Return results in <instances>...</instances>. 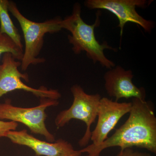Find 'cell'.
Instances as JSON below:
<instances>
[{"label": "cell", "mask_w": 156, "mask_h": 156, "mask_svg": "<svg viewBox=\"0 0 156 156\" xmlns=\"http://www.w3.org/2000/svg\"><path fill=\"white\" fill-rule=\"evenodd\" d=\"M132 107L128 119L114 134L102 144L90 145L81 150L92 156H100L105 149L114 147L123 150L135 147L156 153V117L151 103L138 98L132 100Z\"/></svg>", "instance_id": "cell-1"}, {"label": "cell", "mask_w": 156, "mask_h": 156, "mask_svg": "<svg viewBox=\"0 0 156 156\" xmlns=\"http://www.w3.org/2000/svg\"><path fill=\"white\" fill-rule=\"evenodd\" d=\"M100 15H97L95 22L89 25L84 22L81 17V7L79 3L74 5L71 14L62 19L60 24L62 29L69 32L68 36L72 50L76 54L85 52L88 57L94 63L98 62L103 67L111 69L115 65L105 55V49L115 51L116 49L108 45L106 42L100 44L95 36V29L100 23Z\"/></svg>", "instance_id": "cell-2"}, {"label": "cell", "mask_w": 156, "mask_h": 156, "mask_svg": "<svg viewBox=\"0 0 156 156\" xmlns=\"http://www.w3.org/2000/svg\"><path fill=\"white\" fill-rule=\"evenodd\" d=\"M9 11L19 23L25 41V50L21 59L20 68L23 71L31 65L45 62V58L39 57L43 47L44 37L48 33L54 34L61 30L62 19L56 17L43 22H35L23 16L17 8L16 3L9 1Z\"/></svg>", "instance_id": "cell-3"}, {"label": "cell", "mask_w": 156, "mask_h": 156, "mask_svg": "<svg viewBox=\"0 0 156 156\" xmlns=\"http://www.w3.org/2000/svg\"><path fill=\"white\" fill-rule=\"evenodd\" d=\"M73 101L67 109L60 112L56 116L55 124L56 128L65 126L72 119L83 121L87 129L85 134L79 141L80 146H87L91 136V126L97 117L98 105L101 97L99 94H88L81 86L74 85L71 88Z\"/></svg>", "instance_id": "cell-4"}, {"label": "cell", "mask_w": 156, "mask_h": 156, "mask_svg": "<svg viewBox=\"0 0 156 156\" xmlns=\"http://www.w3.org/2000/svg\"><path fill=\"white\" fill-rule=\"evenodd\" d=\"M58 104V100L42 98L37 106L23 108L14 106L11 100L7 99L4 103H0V120L21 123L31 133L44 136L49 142H53L55 136L49 131L45 124L48 117L45 111L50 107L57 106Z\"/></svg>", "instance_id": "cell-5"}, {"label": "cell", "mask_w": 156, "mask_h": 156, "mask_svg": "<svg viewBox=\"0 0 156 156\" xmlns=\"http://www.w3.org/2000/svg\"><path fill=\"white\" fill-rule=\"evenodd\" d=\"M21 62L14 58L11 53L3 54L0 63V98L9 92L15 90H23L30 92L40 98H48L58 100L61 94L58 90L48 89L44 86L35 89L24 83L22 79L29 81L28 74L21 73L18 69Z\"/></svg>", "instance_id": "cell-6"}, {"label": "cell", "mask_w": 156, "mask_h": 156, "mask_svg": "<svg viewBox=\"0 0 156 156\" xmlns=\"http://www.w3.org/2000/svg\"><path fill=\"white\" fill-rule=\"evenodd\" d=\"M148 2L145 0H87L84 5L90 9H103L114 14L119 20L120 35H123L124 27L128 22L133 23L150 33L154 27V23L140 15L136 7L144 8Z\"/></svg>", "instance_id": "cell-7"}, {"label": "cell", "mask_w": 156, "mask_h": 156, "mask_svg": "<svg viewBox=\"0 0 156 156\" xmlns=\"http://www.w3.org/2000/svg\"><path fill=\"white\" fill-rule=\"evenodd\" d=\"M131 102H119L106 97L101 98L98 111L97 125L91 133V145L98 146L108 138L122 117L131 111Z\"/></svg>", "instance_id": "cell-8"}, {"label": "cell", "mask_w": 156, "mask_h": 156, "mask_svg": "<svg viewBox=\"0 0 156 156\" xmlns=\"http://www.w3.org/2000/svg\"><path fill=\"white\" fill-rule=\"evenodd\" d=\"M6 137L17 145L31 149L36 156H81L80 150H76L70 143L59 139L53 142H47L36 138L26 129L9 131Z\"/></svg>", "instance_id": "cell-9"}, {"label": "cell", "mask_w": 156, "mask_h": 156, "mask_svg": "<svg viewBox=\"0 0 156 156\" xmlns=\"http://www.w3.org/2000/svg\"><path fill=\"white\" fill-rule=\"evenodd\" d=\"M133 77L131 70H126L120 66L109 69L104 77L105 87L108 95L115 98L117 101L122 98L145 100V89L138 88L133 83Z\"/></svg>", "instance_id": "cell-10"}, {"label": "cell", "mask_w": 156, "mask_h": 156, "mask_svg": "<svg viewBox=\"0 0 156 156\" xmlns=\"http://www.w3.org/2000/svg\"><path fill=\"white\" fill-rule=\"evenodd\" d=\"M9 2L8 0H0V32L9 37L20 49L23 50L21 36L9 14Z\"/></svg>", "instance_id": "cell-11"}, {"label": "cell", "mask_w": 156, "mask_h": 156, "mask_svg": "<svg viewBox=\"0 0 156 156\" xmlns=\"http://www.w3.org/2000/svg\"><path fill=\"white\" fill-rule=\"evenodd\" d=\"M7 53H11L15 59L21 61L23 50L20 49L9 37L0 32V57Z\"/></svg>", "instance_id": "cell-12"}, {"label": "cell", "mask_w": 156, "mask_h": 156, "mask_svg": "<svg viewBox=\"0 0 156 156\" xmlns=\"http://www.w3.org/2000/svg\"><path fill=\"white\" fill-rule=\"evenodd\" d=\"M18 126V123L15 122L0 120V137H6L9 131H15Z\"/></svg>", "instance_id": "cell-13"}, {"label": "cell", "mask_w": 156, "mask_h": 156, "mask_svg": "<svg viewBox=\"0 0 156 156\" xmlns=\"http://www.w3.org/2000/svg\"><path fill=\"white\" fill-rule=\"evenodd\" d=\"M117 156H152L150 154L134 151L131 148L121 150Z\"/></svg>", "instance_id": "cell-14"}, {"label": "cell", "mask_w": 156, "mask_h": 156, "mask_svg": "<svg viewBox=\"0 0 156 156\" xmlns=\"http://www.w3.org/2000/svg\"><path fill=\"white\" fill-rule=\"evenodd\" d=\"M86 156H91L89 155L88 154V155H87Z\"/></svg>", "instance_id": "cell-15"}]
</instances>
